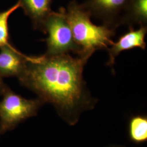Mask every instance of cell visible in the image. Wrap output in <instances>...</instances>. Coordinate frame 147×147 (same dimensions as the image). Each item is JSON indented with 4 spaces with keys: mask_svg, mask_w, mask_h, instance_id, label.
<instances>
[{
    "mask_svg": "<svg viewBox=\"0 0 147 147\" xmlns=\"http://www.w3.org/2000/svg\"><path fill=\"white\" fill-rule=\"evenodd\" d=\"M88 60L70 54L28 56L18 79L44 103L52 104L63 121L73 126L84 112L94 108L98 101L84 78Z\"/></svg>",
    "mask_w": 147,
    "mask_h": 147,
    "instance_id": "obj_1",
    "label": "cell"
},
{
    "mask_svg": "<svg viewBox=\"0 0 147 147\" xmlns=\"http://www.w3.org/2000/svg\"><path fill=\"white\" fill-rule=\"evenodd\" d=\"M65 16L74 39L80 49L78 56L89 59L96 51L107 50L113 44L112 38L116 34V29L94 24L90 14L76 0L70 2Z\"/></svg>",
    "mask_w": 147,
    "mask_h": 147,
    "instance_id": "obj_2",
    "label": "cell"
},
{
    "mask_svg": "<svg viewBox=\"0 0 147 147\" xmlns=\"http://www.w3.org/2000/svg\"><path fill=\"white\" fill-rule=\"evenodd\" d=\"M0 101V135L16 128L27 119L36 116L45 103L39 98L27 99L16 94L9 87Z\"/></svg>",
    "mask_w": 147,
    "mask_h": 147,
    "instance_id": "obj_3",
    "label": "cell"
},
{
    "mask_svg": "<svg viewBox=\"0 0 147 147\" xmlns=\"http://www.w3.org/2000/svg\"><path fill=\"white\" fill-rule=\"evenodd\" d=\"M65 12L63 7L57 12L52 11L45 22L44 33L48 34L47 38L43 40L47 45L46 55L55 56L71 52L78 56L80 54V49L74 39Z\"/></svg>",
    "mask_w": 147,
    "mask_h": 147,
    "instance_id": "obj_4",
    "label": "cell"
},
{
    "mask_svg": "<svg viewBox=\"0 0 147 147\" xmlns=\"http://www.w3.org/2000/svg\"><path fill=\"white\" fill-rule=\"evenodd\" d=\"M129 0H86L81 4L90 16L102 21L103 25L116 29L121 25Z\"/></svg>",
    "mask_w": 147,
    "mask_h": 147,
    "instance_id": "obj_5",
    "label": "cell"
},
{
    "mask_svg": "<svg viewBox=\"0 0 147 147\" xmlns=\"http://www.w3.org/2000/svg\"><path fill=\"white\" fill-rule=\"evenodd\" d=\"M147 32V26H141L138 30H135L134 27H129V31L119 37L117 42H113L110 47L108 48L109 59L107 65L112 67L116 57L122 51L137 47L145 50V37Z\"/></svg>",
    "mask_w": 147,
    "mask_h": 147,
    "instance_id": "obj_6",
    "label": "cell"
},
{
    "mask_svg": "<svg viewBox=\"0 0 147 147\" xmlns=\"http://www.w3.org/2000/svg\"><path fill=\"white\" fill-rule=\"evenodd\" d=\"M0 76L18 78L24 70L28 56L13 45L0 47Z\"/></svg>",
    "mask_w": 147,
    "mask_h": 147,
    "instance_id": "obj_7",
    "label": "cell"
},
{
    "mask_svg": "<svg viewBox=\"0 0 147 147\" xmlns=\"http://www.w3.org/2000/svg\"><path fill=\"white\" fill-rule=\"evenodd\" d=\"M26 16L31 19L33 27L44 33V24L52 13L53 0H19Z\"/></svg>",
    "mask_w": 147,
    "mask_h": 147,
    "instance_id": "obj_8",
    "label": "cell"
},
{
    "mask_svg": "<svg viewBox=\"0 0 147 147\" xmlns=\"http://www.w3.org/2000/svg\"><path fill=\"white\" fill-rule=\"evenodd\" d=\"M147 26V0H129L121 25Z\"/></svg>",
    "mask_w": 147,
    "mask_h": 147,
    "instance_id": "obj_9",
    "label": "cell"
},
{
    "mask_svg": "<svg viewBox=\"0 0 147 147\" xmlns=\"http://www.w3.org/2000/svg\"><path fill=\"white\" fill-rule=\"evenodd\" d=\"M129 136L132 142L141 144L147 140V117L145 115L132 117L129 123Z\"/></svg>",
    "mask_w": 147,
    "mask_h": 147,
    "instance_id": "obj_10",
    "label": "cell"
},
{
    "mask_svg": "<svg viewBox=\"0 0 147 147\" xmlns=\"http://www.w3.org/2000/svg\"><path fill=\"white\" fill-rule=\"evenodd\" d=\"M19 7L20 5L18 2L9 9L0 12V47L12 45L10 42L8 20L11 14Z\"/></svg>",
    "mask_w": 147,
    "mask_h": 147,
    "instance_id": "obj_11",
    "label": "cell"
},
{
    "mask_svg": "<svg viewBox=\"0 0 147 147\" xmlns=\"http://www.w3.org/2000/svg\"><path fill=\"white\" fill-rule=\"evenodd\" d=\"M8 87L5 84L2 80V78L0 76V95H2Z\"/></svg>",
    "mask_w": 147,
    "mask_h": 147,
    "instance_id": "obj_12",
    "label": "cell"
},
{
    "mask_svg": "<svg viewBox=\"0 0 147 147\" xmlns=\"http://www.w3.org/2000/svg\"><path fill=\"white\" fill-rule=\"evenodd\" d=\"M106 147H126L124 146H116V145H113V146H110Z\"/></svg>",
    "mask_w": 147,
    "mask_h": 147,
    "instance_id": "obj_13",
    "label": "cell"
}]
</instances>
